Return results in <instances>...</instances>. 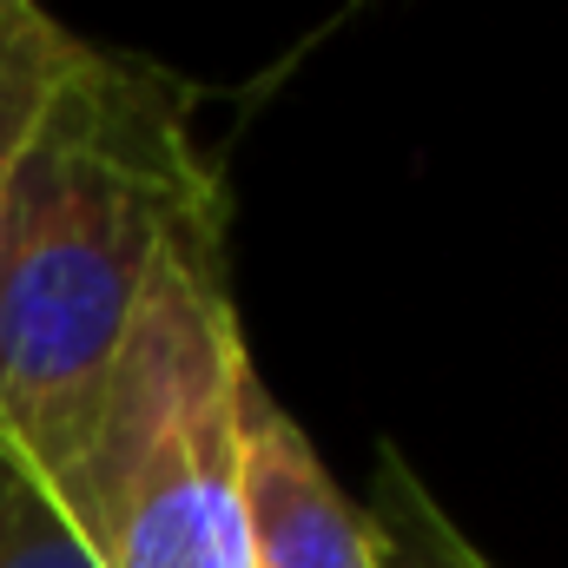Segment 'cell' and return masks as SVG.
Masks as SVG:
<instances>
[{
  "label": "cell",
  "instance_id": "cell-1",
  "mask_svg": "<svg viewBox=\"0 0 568 568\" xmlns=\"http://www.w3.org/2000/svg\"><path fill=\"white\" fill-rule=\"evenodd\" d=\"M225 225L192 93L140 53L87 47L20 152L0 219V436L53 483L165 252Z\"/></svg>",
  "mask_w": 568,
  "mask_h": 568
},
{
  "label": "cell",
  "instance_id": "cell-2",
  "mask_svg": "<svg viewBox=\"0 0 568 568\" xmlns=\"http://www.w3.org/2000/svg\"><path fill=\"white\" fill-rule=\"evenodd\" d=\"M252 371L225 278V225L152 272L60 489L106 568H245L239 384Z\"/></svg>",
  "mask_w": 568,
  "mask_h": 568
},
{
  "label": "cell",
  "instance_id": "cell-3",
  "mask_svg": "<svg viewBox=\"0 0 568 568\" xmlns=\"http://www.w3.org/2000/svg\"><path fill=\"white\" fill-rule=\"evenodd\" d=\"M239 509L245 568H377L364 509L337 489L258 371L239 384Z\"/></svg>",
  "mask_w": 568,
  "mask_h": 568
},
{
  "label": "cell",
  "instance_id": "cell-4",
  "mask_svg": "<svg viewBox=\"0 0 568 568\" xmlns=\"http://www.w3.org/2000/svg\"><path fill=\"white\" fill-rule=\"evenodd\" d=\"M364 529H371V562L377 568H496L483 562V549L443 516V503L424 489V476L404 463V449H377V476H371V503Z\"/></svg>",
  "mask_w": 568,
  "mask_h": 568
},
{
  "label": "cell",
  "instance_id": "cell-5",
  "mask_svg": "<svg viewBox=\"0 0 568 568\" xmlns=\"http://www.w3.org/2000/svg\"><path fill=\"white\" fill-rule=\"evenodd\" d=\"M73 53H80V33H67L47 7L0 27V219H7V199H13L20 152L33 140L60 73L73 67Z\"/></svg>",
  "mask_w": 568,
  "mask_h": 568
},
{
  "label": "cell",
  "instance_id": "cell-6",
  "mask_svg": "<svg viewBox=\"0 0 568 568\" xmlns=\"http://www.w3.org/2000/svg\"><path fill=\"white\" fill-rule=\"evenodd\" d=\"M0 568H106L67 489L0 436Z\"/></svg>",
  "mask_w": 568,
  "mask_h": 568
},
{
  "label": "cell",
  "instance_id": "cell-7",
  "mask_svg": "<svg viewBox=\"0 0 568 568\" xmlns=\"http://www.w3.org/2000/svg\"><path fill=\"white\" fill-rule=\"evenodd\" d=\"M33 7H40V0H0V27H7V20H20V13H33Z\"/></svg>",
  "mask_w": 568,
  "mask_h": 568
}]
</instances>
